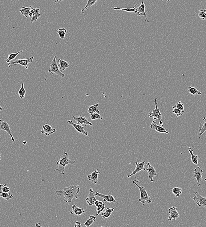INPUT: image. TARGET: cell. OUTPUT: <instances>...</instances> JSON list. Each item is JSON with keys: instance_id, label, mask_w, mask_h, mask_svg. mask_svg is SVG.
<instances>
[{"instance_id": "cell-16", "label": "cell", "mask_w": 206, "mask_h": 227, "mask_svg": "<svg viewBox=\"0 0 206 227\" xmlns=\"http://www.w3.org/2000/svg\"><path fill=\"white\" fill-rule=\"evenodd\" d=\"M72 117L77 122V124L85 125H93L92 123L90 122L85 117L83 116V115H80V116L79 117L73 116Z\"/></svg>"}, {"instance_id": "cell-11", "label": "cell", "mask_w": 206, "mask_h": 227, "mask_svg": "<svg viewBox=\"0 0 206 227\" xmlns=\"http://www.w3.org/2000/svg\"><path fill=\"white\" fill-rule=\"evenodd\" d=\"M203 173V170L199 167H196L194 170V175L193 176L197 180V184L199 187H200L201 185L200 182L202 179V174Z\"/></svg>"}, {"instance_id": "cell-8", "label": "cell", "mask_w": 206, "mask_h": 227, "mask_svg": "<svg viewBox=\"0 0 206 227\" xmlns=\"http://www.w3.org/2000/svg\"><path fill=\"white\" fill-rule=\"evenodd\" d=\"M0 130L6 131L11 136V139L13 142H14V139L11 133L10 125L8 123L7 121L0 119Z\"/></svg>"}, {"instance_id": "cell-15", "label": "cell", "mask_w": 206, "mask_h": 227, "mask_svg": "<svg viewBox=\"0 0 206 227\" xmlns=\"http://www.w3.org/2000/svg\"><path fill=\"white\" fill-rule=\"evenodd\" d=\"M43 129L41 130L42 134H45L46 136H49L51 134H53L56 132V130L55 129H53L50 125L45 124L43 125Z\"/></svg>"}, {"instance_id": "cell-33", "label": "cell", "mask_w": 206, "mask_h": 227, "mask_svg": "<svg viewBox=\"0 0 206 227\" xmlns=\"http://www.w3.org/2000/svg\"><path fill=\"white\" fill-rule=\"evenodd\" d=\"M203 121L204 125H203L202 127H201V123H200L199 128L200 135H202L204 132L206 131V118L205 117H204Z\"/></svg>"}, {"instance_id": "cell-3", "label": "cell", "mask_w": 206, "mask_h": 227, "mask_svg": "<svg viewBox=\"0 0 206 227\" xmlns=\"http://www.w3.org/2000/svg\"><path fill=\"white\" fill-rule=\"evenodd\" d=\"M139 181V179L133 180V183L137 186L138 187L140 191V198L139 199V201L142 204L143 206L145 205L146 203L150 204L152 203V201L151 198L148 194L147 191L146 190L145 188L144 187H141L139 185L136 183V181Z\"/></svg>"}, {"instance_id": "cell-10", "label": "cell", "mask_w": 206, "mask_h": 227, "mask_svg": "<svg viewBox=\"0 0 206 227\" xmlns=\"http://www.w3.org/2000/svg\"><path fill=\"white\" fill-rule=\"evenodd\" d=\"M95 195L97 196L98 197L103 198V201L104 202H107L110 203H116L117 204H119L116 201L115 198V197H114L111 195H104L103 194H100V193L97 192V191L95 192Z\"/></svg>"}, {"instance_id": "cell-23", "label": "cell", "mask_w": 206, "mask_h": 227, "mask_svg": "<svg viewBox=\"0 0 206 227\" xmlns=\"http://www.w3.org/2000/svg\"><path fill=\"white\" fill-rule=\"evenodd\" d=\"M58 63H59V68L60 70L62 72H63L67 68L69 67V63L66 62V61L63 60L59 59L58 60Z\"/></svg>"}, {"instance_id": "cell-21", "label": "cell", "mask_w": 206, "mask_h": 227, "mask_svg": "<svg viewBox=\"0 0 206 227\" xmlns=\"http://www.w3.org/2000/svg\"><path fill=\"white\" fill-rule=\"evenodd\" d=\"M137 5H138V4H136L135 6H133V8H120L115 7V8H114L113 9L114 10H122V11H126L128 12H131V13H135L138 16H144L143 14H142L141 13H139V12L136 11V9H135V6H137Z\"/></svg>"}, {"instance_id": "cell-29", "label": "cell", "mask_w": 206, "mask_h": 227, "mask_svg": "<svg viewBox=\"0 0 206 227\" xmlns=\"http://www.w3.org/2000/svg\"><path fill=\"white\" fill-rule=\"evenodd\" d=\"M24 50H22L18 52H16V53H11V54H9V57L6 60V62L7 63H9L10 62L11 60L14 59L16 58V57L18 55L20 54V53H22V52H24Z\"/></svg>"}, {"instance_id": "cell-2", "label": "cell", "mask_w": 206, "mask_h": 227, "mask_svg": "<svg viewBox=\"0 0 206 227\" xmlns=\"http://www.w3.org/2000/svg\"><path fill=\"white\" fill-rule=\"evenodd\" d=\"M75 163V161H72L69 159L68 153L64 152L63 155L61 156L60 158L57 162L58 168L54 170V171H58L62 175L65 174V168L67 165L73 164Z\"/></svg>"}, {"instance_id": "cell-19", "label": "cell", "mask_w": 206, "mask_h": 227, "mask_svg": "<svg viewBox=\"0 0 206 227\" xmlns=\"http://www.w3.org/2000/svg\"><path fill=\"white\" fill-rule=\"evenodd\" d=\"M100 172L98 171V169L97 168L91 174L87 176L88 179L90 181H92L94 184H96L98 182V175L100 174Z\"/></svg>"}, {"instance_id": "cell-26", "label": "cell", "mask_w": 206, "mask_h": 227, "mask_svg": "<svg viewBox=\"0 0 206 227\" xmlns=\"http://www.w3.org/2000/svg\"><path fill=\"white\" fill-rule=\"evenodd\" d=\"M106 210L104 212L101 213V215L103 218H108L111 215L112 213L114 210V208H105Z\"/></svg>"}, {"instance_id": "cell-41", "label": "cell", "mask_w": 206, "mask_h": 227, "mask_svg": "<svg viewBox=\"0 0 206 227\" xmlns=\"http://www.w3.org/2000/svg\"><path fill=\"white\" fill-rule=\"evenodd\" d=\"M175 108H178V109H180V110H182V111H184V105L181 102H179L178 103H177L176 105L173 106V109Z\"/></svg>"}, {"instance_id": "cell-1", "label": "cell", "mask_w": 206, "mask_h": 227, "mask_svg": "<svg viewBox=\"0 0 206 227\" xmlns=\"http://www.w3.org/2000/svg\"><path fill=\"white\" fill-rule=\"evenodd\" d=\"M80 191V187L79 185H70L68 187H65L63 190L55 191L58 196L64 197V202L65 203H71L73 199L79 198L78 194Z\"/></svg>"}, {"instance_id": "cell-27", "label": "cell", "mask_w": 206, "mask_h": 227, "mask_svg": "<svg viewBox=\"0 0 206 227\" xmlns=\"http://www.w3.org/2000/svg\"><path fill=\"white\" fill-rule=\"evenodd\" d=\"M192 147H190L188 148L189 153H190L191 156V160H192V163L198 165V156L197 155H195L193 154V150H192Z\"/></svg>"}, {"instance_id": "cell-28", "label": "cell", "mask_w": 206, "mask_h": 227, "mask_svg": "<svg viewBox=\"0 0 206 227\" xmlns=\"http://www.w3.org/2000/svg\"><path fill=\"white\" fill-rule=\"evenodd\" d=\"M96 217L94 215H91L90 218L84 223L83 225L86 227H89L96 221Z\"/></svg>"}, {"instance_id": "cell-50", "label": "cell", "mask_w": 206, "mask_h": 227, "mask_svg": "<svg viewBox=\"0 0 206 227\" xmlns=\"http://www.w3.org/2000/svg\"><path fill=\"white\" fill-rule=\"evenodd\" d=\"M204 9L205 12V13H206V9Z\"/></svg>"}, {"instance_id": "cell-38", "label": "cell", "mask_w": 206, "mask_h": 227, "mask_svg": "<svg viewBox=\"0 0 206 227\" xmlns=\"http://www.w3.org/2000/svg\"><path fill=\"white\" fill-rule=\"evenodd\" d=\"M172 113L176 114L177 117H179L181 116V115H183L184 113H185V111H182V110H180V109H178V108H173Z\"/></svg>"}, {"instance_id": "cell-44", "label": "cell", "mask_w": 206, "mask_h": 227, "mask_svg": "<svg viewBox=\"0 0 206 227\" xmlns=\"http://www.w3.org/2000/svg\"><path fill=\"white\" fill-rule=\"evenodd\" d=\"M82 225L81 224L80 222L76 221L75 222V227H81Z\"/></svg>"}, {"instance_id": "cell-12", "label": "cell", "mask_w": 206, "mask_h": 227, "mask_svg": "<svg viewBox=\"0 0 206 227\" xmlns=\"http://www.w3.org/2000/svg\"><path fill=\"white\" fill-rule=\"evenodd\" d=\"M67 124L72 125L75 130L81 134H83L86 136H88L87 132H86L84 130V127L80 125L75 124L73 122L72 120H69L67 121Z\"/></svg>"}, {"instance_id": "cell-30", "label": "cell", "mask_w": 206, "mask_h": 227, "mask_svg": "<svg viewBox=\"0 0 206 227\" xmlns=\"http://www.w3.org/2000/svg\"><path fill=\"white\" fill-rule=\"evenodd\" d=\"M26 90L24 87V83H22L21 87L20 89L19 90L18 92V95L20 97V98L23 99L25 98L26 95Z\"/></svg>"}, {"instance_id": "cell-31", "label": "cell", "mask_w": 206, "mask_h": 227, "mask_svg": "<svg viewBox=\"0 0 206 227\" xmlns=\"http://www.w3.org/2000/svg\"><path fill=\"white\" fill-rule=\"evenodd\" d=\"M57 33L59 34L60 38L63 40L66 36L67 30L65 28L59 29L57 30Z\"/></svg>"}, {"instance_id": "cell-32", "label": "cell", "mask_w": 206, "mask_h": 227, "mask_svg": "<svg viewBox=\"0 0 206 227\" xmlns=\"http://www.w3.org/2000/svg\"><path fill=\"white\" fill-rule=\"evenodd\" d=\"M188 92L193 95H200L201 94V92L200 91L197 90L196 88H195L192 87H189L188 88Z\"/></svg>"}, {"instance_id": "cell-42", "label": "cell", "mask_w": 206, "mask_h": 227, "mask_svg": "<svg viewBox=\"0 0 206 227\" xmlns=\"http://www.w3.org/2000/svg\"><path fill=\"white\" fill-rule=\"evenodd\" d=\"M40 16H41V15H40V11L37 12L36 14L32 17L31 23H33L34 21H36L38 19V17H40Z\"/></svg>"}, {"instance_id": "cell-14", "label": "cell", "mask_w": 206, "mask_h": 227, "mask_svg": "<svg viewBox=\"0 0 206 227\" xmlns=\"http://www.w3.org/2000/svg\"><path fill=\"white\" fill-rule=\"evenodd\" d=\"M89 191V197L86 198V202L90 206L95 205V202L97 201V199L95 197V192L93 190V188H90Z\"/></svg>"}, {"instance_id": "cell-7", "label": "cell", "mask_w": 206, "mask_h": 227, "mask_svg": "<svg viewBox=\"0 0 206 227\" xmlns=\"http://www.w3.org/2000/svg\"><path fill=\"white\" fill-rule=\"evenodd\" d=\"M195 196L193 198V200L196 204H197L199 207H204L206 208V198L201 196L198 192H194Z\"/></svg>"}, {"instance_id": "cell-17", "label": "cell", "mask_w": 206, "mask_h": 227, "mask_svg": "<svg viewBox=\"0 0 206 227\" xmlns=\"http://www.w3.org/2000/svg\"><path fill=\"white\" fill-rule=\"evenodd\" d=\"M168 211L169 212V217H168V220L169 221H171L172 219L176 220L179 217L180 215L177 211V207L173 206L168 209Z\"/></svg>"}, {"instance_id": "cell-22", "label": "cell", "mask_w": 206, "mask_h": 227, "mask_svg": "<svg viewBox=\"0 0 206 227\" xmlns=\"http://www.w3.org/2000/svg\"><path fill=\"white\" fill-rule=\"evenodd\" d=\"M145 5L143 1H142L140 6L136 9V11H137L139 13L143 14L144 16H145V22H149V21L148 20L147 14H146L145 13Z\"/></svg>"}, {"instance_id": "cell-35", "label": "cell", "mask_w": 206, "mask_h": 227, "mask_svg": "<svg viewBox=\"0 0 206 227\" xmlns=\"http://www.w3.org/2000/svg\"><path fill=\"white\" fill-rule=\"evenodd\" d=\"M0 197L3 198L5 200H9L13 198V194L10 192L3 193L0 194Z\"/></svg>"}, {"instance_id": "cell-46", "label": "cell", "mask_w": 206, "mask_h": 227, "mask_svg": "<svg viewBox=\"0 0 206 227\" xmlns=\"http://www.w3.org/2000/svg\"><path fill=\"white\" fill-rule=\"evenodd\" d=\"M59 1H63V0H56V1L55 2L56 3H57L58 2H59Z\"/></svg>"}, {"instance_id": "cell-43", "label": "cell", "mask_w": 206, "mask_h": 227, "mask_svg": "<svg viewBox=\"0 0 206 227\" xmlns=\"http://www.w3.org/2000/svg\"><path fill=\"white\" fill-rule=\"evenodd\" d=\"M104 204H105L103 203V202H101V201H97V200L95 203V205L97 207V208H100V207H102Z\"/></svg>"}, {"instance_id": "cell-5", "label": "cell", "mask_w": 206, "mask_h": 227, "mask_svg": "<svg viewBox=\"0 0 206 227\" xmlns=\"http://www.w3.org/2000/svg\"><path fill=\"white\" fill-rule=\"evenodd\" d=\"M48 73L51 74H55L58 76L64 78L65 77V75L63 74V72H61L59 68L57 63L56 62V56H55L53 59L52 61L50 64V69L48 71Z\"/></svg>"}, {"instance_id": "cell-36", "label": "cell", "mask_w": 206, "mask_h": 227, "mask_svg": "<svg viewBox=\"0 0 206 227\" xmlns=\"http://www.w3.org/2000/svg\"><path fill=\"white\" fill-rule=\"evenodd\" d=\"M172 192L176 197H180V195L182 194V189L180 187H174L172 190Z\"/></svg>"}, {"instance_id": "cell-24", "label": "cell", "mask_w": 206, "mask_h": 227, "mask_svg": "<svg viewBox=\"0 0 206 227\" xmlns=\"http://www.w3.org/2000/svg\"><path fill=\"white\" fill-rule=\"evenodd\" d=\"M99 104H94L88 107V112L91 114L93 113H99L100 111L98 110V108L99 106Z\"/></svg>"}, {"instance_id": "cell-20", "label": "cell", "mask_w": 206, "mask_h": 227, "mask_svg": "<svg viewBox=\"0 0 206 227\" xmlns=\"http://www.w3.org/2000/svg\"><path fill=\"white\" fill-rule=\"evenodd\" d=\"M72 211H69L70 214H75L76 215L79 216L86 212L84 209L77 207L75 204L72 205Z\"/></svg>"}, {"instance_id": "cell-13", "label": "cell", "mask_w": 206, "mask_h": 227, "mask_svg": "<svg viewBox=\"0 0 206 227\" xmlns=\"http://www.w3.org/2000/svg\"><path fill=\"white\" fill-rule=\"evenodd\" d=\"M147 166L148 168L146 169V171L147 172L148 174V179L151 182H153L154 181L153 177L155 176H157L158 174L155 168L151 165L150 163H148Z\"/></svg>"}, {"instance_id": "cell-34", "label": "cell", "mask_w": 206, "mask_h": 227, "mask_svg": "<svg viewBox=\"0 0 206 227\" xmlns=\"http://www.w3.org/2000/svg\"><path fill=\"white\" fill-rule=\"evenodd\" d=\"M30 8L31 6H30L29 7H22L20 10V12L22 15L27 18L28 17L29 12L30 9Z\"/></svg>"}, {"instance_id": "cell-48", "label": "cell", "mask_w": 206, "mask_h": 227, "mask_svg": "<svg viewBox=\"0 0 206 227\" xmlns=\"http://www.w3.org/2000/svg\"><path fill=\"white\" fill-rule=\"evenodd\" d=\"M160 1H162V0H160ZM164 1H166V2H168L169 1H170V0H164Z\"/></svg>"}, {"instance_id": "cell-37", "label": "cell", "mask_w": 206, "mask_h": 227, "mask_svg": "<svg viewBox=\"0 0 206 227\" xmlns=\"http://www.w3.org/2000/svg\"><path fill=\"white\" fill-rule=\"evenodd\" d=\"M10 191V188L6 184H0V194L3 193L9 192Z\"/></svg>"}, {"instance_id": "cell-47", "label": "cell", "mask_w": 206, "mask_h": 227, "mask_svg": "<svg viewBox=\"0 0 206 227\" xmlns=\"http://www.w3.org/2000/svg\"><path fill=\"white\" fill-rule=\"evenodd\" d=\"M3 110V108L2 107H1V106H0V111H2Z\"/></svg>"}, {"instance_id": "cell-4", "label": "cell", "mask_w": 206, "mask_h": 227, "mask_svg": "<svg viewBox=\"0 0 206 227\" xmlns=\"http://www.w3.org/2000/svg\"><path fill=\"white\" fill-rule=\"evenodd\" d=\"M158 99L157 98H155V109L153 110L152 112L149 113V116L150 118L153 117L155 120L158 119L159 121L160 125L163 126V123L161 120L162 118V114L160 113V109L158 107Z\"/></svg>"}, {"instance_id": "cell-18", "label": "cell", "mask_w": 206, "mask_h": 227, "mask_svg": "<svg viewBox=\"0 0 206 227\" xmlns=\"http://www.w3.org/2000/svg\"><path fill=\"white\" fill-rule=\"evenodd\" d=\"M150 128L152 129L155 130L159 133H165L169 134V132H168L167 129L166 128L163 127L162 126L158 125L156 124L155 121H152L151 124L150 126Z\"/></svg>"}, {"instance_id": "cell-51", "label": "cell", "mask_w": 206, "mask_h": 227, "mask_svg": "<svg viewBox=\"0 0 206 227\" xmlns=\"http://www.w3.org/2000/svg\"><path fill=\"white\" fill-rule=\"evenodd\" d=\"M205 181H206V179H205Z\"/></svg>"}, {"instance_id": "cell-45", "label": "cell", "mask_w": 206, "mask_h": 227, "mask_svg": "<svg viewBox=\"0 0 206 227\" xmlns=\"http://www.w3.org/2000/svg\"><path fill=\"white\" fill-rule=\"evenodd\" d=\"M26 143H27L26 141H23V144H24V145H26Z\"/></svg>"}, {"instance_id": "cell-40", "label": "cell", "mask_w": 206, "mask_h": 227, "mask_svg": "<svg viewBox=\"0 0 206 227\" xmlns=\"http://www.w3.org/2000/svg\"><path fill=\"white\" fill-rule=\"evenodd\" d=\"M199 17L201 19L205 20L206 19V14L205 12L204 9L200 10L199 11Z\"/></svg>"}, {"instance_id": "cell-9", "label": "cell", "mask_w": 206, "mask_h": 227, "mask_svg": "<svg viewBox=\"0 0 206 227\" xmlns=\"http://www.w3.org/2000/svg\"><path fill=\"white\" fill-rule=\"evenodd\" d=\"M145 163V160H144L143 161L141 162V163H138L137 162L135 163V169L134 171L132 172V173L131 174H129L128 176V178L131 177L135 175V178H136V175L135 174L137 173H138L139 172H140L141 170H144V171H146L145 168L144 167Z\"/></svg>"}, {"instance_id": "cell-6", "label": "cell", "mask_w": 206, "mask_h": 227, "mask_svg": "<svg viewBox=\"0 0 206 227\" xmlns=\"http://www.w3.org/2000/svg\"><path fill=\"white\" fill-rule=\"evenodd\" d=\"M34 59V57H31L30 58L24 59L21 60H14V61L8 63V66L10 68L12 66L19 64L20 65L23 66L27 69L29 67V64L30 63L33 62Z\"/></svg>"}, {"instance_id": "cell-25", "label": "cell", "mask_w": 206, "mask_h": 227, "mask_svg": "<svg viewBox=\"0 0 206 227\" xmlns=\"http://www.w3.org/2000/svg\"><path fill=\"white\" fill-rule=\"evenodd\" d=\"M99 0H88L87 2V5L85 6V7H84L83 9H82L81 12L82 14H84L85 13L84 11H86V10H88L89 8H91L92 6H94L95 5L97 2H98Z\"/></svg>"}, {"instance_id": "cell-49", "label": "cell", "mask_w": 206, "mask_h": 227, "mask_svg": "<svg viewBox=\"0 0 206 227\" xmlns=\"http://www.w3.org/2000/svg\"><path fill=\"white\" fill-rule=\"evenodd\" d=\"M1 160V152H0V161Z\"/></svg>"}, {"instance_id": "cell-39", "label": "cell", "mask_w": 206, "mask_h": 227, "mask_svg": "<svg viewBox=\"0 0 206 227\" xmlns=\"http://www.w3.org/2000/svg\"><path fill=\"white\" fill-rule=\"evenodd\" d=\"M103 118V117L101 116L100 113H95L91 114V120H95L97 119L102 120Z\"/></svg>"}]
</instances>
